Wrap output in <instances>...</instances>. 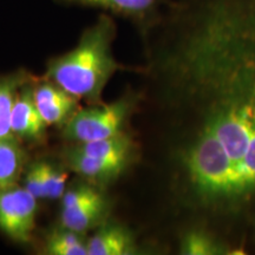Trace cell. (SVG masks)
<instances>
[{
    "mask_svg": "<svg viewBox=\"0 0 255 255\" xmlns=\"http://www.w3.org/2000/svg\"><path fill=\"white\" fill-rule=\"evenodd\" d=\"M46 124L41 119L33 100V88L31 82L19 91L14 102L11 117V129L14 137L25 139L41 138L45 132Z\"/></svg>",
    "mask_w": 255,
    "mask_h": 255,
    "instance_id": "cell-6",
    "label": "cell"
},
{
    "mask_svg": "<svg viewBox=\"0 0 255 255\" xmlns=\"http://www.w3.org/2000/svg\"><path fill=\"white\" fill-rule=\"evenodd\" d=\"M41 173H43L45 199H62L64 193H65L68 173L63 169L53 167L52 164L47 163V162H41Z\"/></svg>",
    "mask_w": 255,
    "mask_h": 255,
    "instance_id": "cell-16",
    "label": "cell"
},
{
    "mask_svg": "<svg viewBox=\"0 0 255 255\" xmlns=\"http://www.w3.org/2000/svg\"><path fill=\"white\" fill-rule=\"evenodd\" d=\"M65 5H81L102 8L104 11L131 19L145 26L157 14L163 0H56Z\"/></svg>",
    "mask_w": 255,
    "mask_h": 255,
    "instance_id": "cell-7",
    "label": "cell"
},
{
    "mask_svg": "<svg viewBox=\"0 0 255 255\" xmlns=\"http://www.w3.org/2000/svg\"><path fill=\"white\" fill-rule=\"evenodd\" d=\"M65 162L72 171L94 183H105L113 181L127 167L116 162L88 156L73 146L65 152Z\"/></svg>",
    "mask_w": 255,
    "mask_h": 255,
    "instance_id": "cell-9",
    "label": "cell"
},
{
    "mask_svg": "<svg viewBox=\"0 0 255 255\" xmlns=\"http://www.w3.org/2000/svg\"><path fill=\"white\" fill-rule=\"evenodd\" d=\"M87 244L88 255H130L137 251L130 232L116 223L101 227Z\"/></svg>",
    "mask_w": 255,
    "mask_h": 255,
    "instance_id": "cell-8",
    "label": "cell"
},
{
    "mask_svg": "<svg viewBox=\"0 0 255 255\" xmlns=\"http://www.w3.org/2000/svg\"><path fill=\"white\" fill-rule=\"evenodd\" d=\"M81 233L59 225L51 231L45 244L47 255H88V244Z\"/></svg>",
    "mask_w": 255,
    "mask_h": 255,
    "instance_id": "cell-14",
    "label": "cell"
},
{
    "mask_svg": "<svg viewBox=\"0 0 255 255\" xmlns=\"http://www.w3.org/2000/svg\"><path fill=\"white\" fill-rule=\"evenodd\" d=\"M37 200L45 199L43 184V173H41V162L32 164L28 168L25 176V187Z\"/></svg>",
    "mask_w": 255,
    "mask_h": 255,
    "instance_id": "cell-17",
    "label": "cell"
},
{
    "mask_svg": "<svg viewBox=\"0 0 255 255\" xmlns=\"http://www.w3.org/2000/svg\"><path fill=\"white\" fill-rule=\"evenodd\" d=\"M33 100L46 126H64L78 110L77 98L50 81L33 88Z\"/></svg>",
    "mask_w": 255,
    "mask_h": 255,
    "instance_id": "cell-5",
    "label": "cell"
},
{
    "mask_svg": "<svg viewBox=\"0 0 255 255\" xmlns=\"http://www.w3.org/2000/svg\"><path fill=\"white\" fill-rule=\"evenodd\" d=\"M24 162V151L15 138L0 139V188L17 186Z\"/></svg>",
    "mask_w": 255,
    "mask_h": 255,
    "instance_id": "cell-13",
    "label": "cell"
},
{
    "mask_svg": "<svg viewBox=\"0 0 255 255\" xmlns=\"http://www.w3.org/2000/svg\"><path fill=\"white\" fill-rule=\"evenodd\" d=\"M116 25L102 14L82 33L77 45L46 64L45 78L77 100L100 104L108 82L121 69L113 53Z\"/></svg>",
    "mask_w": 255,
    "mask_h": 255,
    "instance_id": "cell-1",
    "label": "cell"
},
{
    "mask_svg": "<svg viewBox=\"0 0 255 255\" xmlns=\"http://www.w3.org/2000/svg\"><path fill=\"white\" fill-rule=\"evenodd\" d=\"M136 98L124 96L110 104H92L77 110L64 124L63 136L73 143L109 138L124 132L123 128L135 108Z\"/></svg>",
    "mask_w": 255,
    "mask_h": 255,
    "instance_id": "cell-3",
    "label": "cell"
},
{
    "mask_svg": "<svg viewBox=\"0 0 255 255\" xmlns=\"http://www.w3.org/2000/svg\"><path fill=\"white\" fill-rule=\"evenodd\" d=\"M186 165L191 183L206 199L228 202L246 197L227 152L208 130L199 131L187 152Z\"/></svg>",
    "mask_w": 255,
    "mask_h": 255,
    "instance_id": "cell-2",
    "label": "cell"
},
{
    "mask_svg": "<svg viewBox=\"0 0 255 255\" xmlns=\"http://www.w3.org/2000/svg\"><path fill=\"white\" fill-rule=\"evenodd\" d=\"M181 253L186 255H214L222 253L219 244L206 232L191 231L184 235Z\"/></svg>",
    "mask_w": 255,
    "mask_h": 255,
    "instance_id": "cell-15",
    "label": "cell"
},
{
    "mask_svg": "<svg viewBox=\"0 0 255 255\" xmlns=\"http://www.w3.org/2000/svg\"><path fill=\"white\" fill-rule=\"evenodd\" d=\"M107 200L102 194L72 208L60 210V226L83 234L103 221L107 212Z\"/></svg>",
    "mask_w": 255,
    "mask_h": 255,
    "instance_id": "cell-10",
    "label": "cell"
},
{
    "mask_svg": "<svg viewBox=\"0 0 255 255\" xmlns=\"http://www.w3.org/2000/svg\"><path fill=\"white\" fill-rule=\"evenodd\" d=\"M73 148L92 157L128 165L132 156L133 145L129 136L122 132L117 136L98 141L75 143Z\"/></svg>",
    "mask_w": 255,
    "mask_h": 255,
    "instance_id": "cell-12",
    "label": "cell"
},
{
    "mask_svg": "<svg viewBox=\"0 0 255 255\" xmlns=\"http://www.w3.org/2000/svg\"><path fill=\"white\" fill-rule=\"evenodd\" d=\"M37 208V199L26 188H0V231L19 244L30 242Z\"/></svg>",
    "mask_w": 255,
    "mask_h": 255,
    "instance_id": "cell-4",
    "label": "cell"
},
{
    "mask_svg": "<svg viewBox=\"0 0 255 255\" xmlns=\"http://www.w3.org/2000/svg\"><path fill=\"white\" fill-rule=\"evenodd\" d=\"M30 82V75L21 70L0 75V139L14 138L11 129L12 110L19 91Z\"/></svg>",
    "mask_w": 255,
    "mask_h": 255,
    "instance_id": "cell-11",
    "label": "cell"
}]
</instances>
